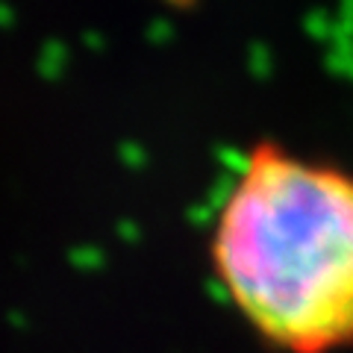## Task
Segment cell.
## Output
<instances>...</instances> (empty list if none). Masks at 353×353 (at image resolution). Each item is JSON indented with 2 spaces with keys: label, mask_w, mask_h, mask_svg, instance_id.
Instances as JSON below:
<instances>
[{
  "label": "cell",
  "mask_w": 353,
  "mask_h": 353,
  "mask_svg": "<svg viewBox=\"0 0 353 353\" xmlns=\"http://www.w3.org/2000/svg\"><path fill=\"white\" fill-rule=\"evenodd\" d=\"M209 265L268 347H353V171L256 139L218 201Z\"/></svg>",
  "instance_id": "6da1fadb"
}]
</instances>
